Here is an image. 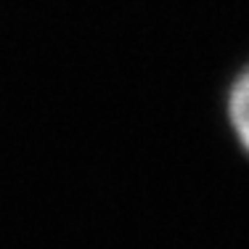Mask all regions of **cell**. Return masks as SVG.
Here are the masks:
<instances>
[{
    "label": "cell",
    "instance_id": "cell-1",
    "mask_svg": "<svg viewBox=\"0 0 249 249\" xmlns=\"http://www.w3.org/2000/svg\"><path fill=\"white\" fill-rule=\"evenodd\" d=\"M228 114H231V122H233V130L239 135V141L249 151V69L236 80L233 90H231Z\"/></svg>",
    "mask_w": 249,
    "mask_h": 249
}]
</instances>
